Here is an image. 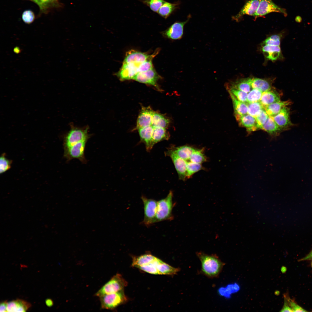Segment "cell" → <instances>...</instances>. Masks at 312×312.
I'll use <instances>...</instances> for the list:
<instances>
[{
  "label": "cell",
  "instance_id": "52a82bcc",
  "mask_svg": "<svg viewBox=\"0 0 312 312\" xmlns=\"http://www.w3.org/2000/svg\"><path fill=\"white\" fill-rule=\"evenodd\" d=\"M160 78V76L155 69L153 68L146 71L138 73L133 79L141 83L153 86L160 90L157 83V81Z\"/></svg>",
  "mask_w": 312,
  "mask_h": 312
},
{
  "label": "cell",
  "instance_id": "e575fe53",
  "mask_svg": "<svg viewBox=\"0 0 312 312\" xmlns=\"http://www.w3.org/2000/svg\"><path fill=\"white\" fill-rule=\"evenodd\" d=\"M40 5L39 7L42 12H46L50 8L60 6L58 0H40Z\"/></svg>",
  "mask_w": 312,
  "mask_h": 312
},
{
  "label": "cell",
  "instance_id": "9c48e42d",
  "mask_svg": "<svg viewBox=\"0 0 312 312\" xmlns=\"http://www.w3.org/2000/svg\"><path fill=\"white\" fill-rule=\"evenodd\" d=\"M165 155L171 158L178 173L179 179L185 180L187 178V161L179 157L170 148L165 153Z\"/></svg>",
  "mask_w": 312,
  "mask_h": 312
},
{
  "label": "cell",
  "instance_id": "7a4b0ae2",
  "mask_svg": "<svg viewBox=\"0 0 312 312\" xmlns=\"http://www.w3.org/2000/svg\"><path fill=\"white\" fill-rule=\"evenodd\" d=\"M173 195L171 190L165 198L157 201L156 222L173 219L172 212L176 203L173 202Z\"/></svg>",
  "mask_w": 312,
  "mask_h": 312
},
{
  "label": "cell",
  "instance_id": "83f0119b",
  "mask_svg": "<svg viewBox=\"0 0 312 312\" xmlns=\"http://www.w3.org/2000/svg\"><path fill=\"white\" fill-rule=\"evenodd\" d=\"M169 137V134L166 128L153 127L152 139L154 145L160 141L168 140Z\"/></svg>",
  "mask_w": 312,
  "mask_h": 312
},
{
  "label": "cell",
  "instance_id": "7c38bea8",
  "mask_svg": "<svg viewBox=\"0 0 312 312\" xmlns=\"http://www.w3.org/2000/svg\"><path fill=\"white\" fill-rule=\"evenodd\" d=\"M187 19L184 21H177L174 23L164 31V35L168 38L172 40L181 39L183 34L184 25L189 21L191 16L189 14Z\"/></svg>",
  "mask_w": 312,
  "mask_h": 312
},
{
  "label": "cell",
  "instance_id": "ab89813d",
  "mask_svg": "<svg viewBox=\"0 0 312 312\" xmlns=\"http://www.w3.org/2000/svg\"><path fill=\"white\" fill-rule=\"evenodd\" d=\"M269 116L264 108L258 113L255 118L259 129H262L263 125L267 121Z\"/></svg>",
  "mask_w": 312,
  "mask_h": 312
},
{
  "label": "cell",
  "instance_id": "7dc6e473",
  "mask_svg": "<svg viewBox=\"0 0 312 312\" xmlns=\"http://www.w3.org/2000/svg\"><path fill=\"white\" fill-rule=\"evenodd\" d=\"M281 312H293L289 304L286 300L284 299V303L283 308Z\"/></svg>",
  "mask_w": 312,
  "mask_h": 312
},
{
  "label": "cell",
  "instance_id": "277c9868",
  "mask_svg": "<svg viewBox=\"0 0 312 312\" xmlns=\"http://www.w3.org/2000/svg\"><path fill=\"white\" fill-rule=\"evenodd\" d=\"M99 298L101 308L107 310H114L127 300V298L123 290Z\"/></svg>",
  "mask_w": 312,
  "mask_h": 312
},
{
  "label": "cell",
  "instance_id": "7402d4cb",
  "mask_svg": "<svg viewBox=\"0 0 312 312\" xmlns=\"http://www.w3.org/2000/svg\"><path fill=\"white\" fill-rule=\"evenodd\" d=\"M30 303L21 299H17L8 302L7 311L9 312H25L31 307Z\"/></svg>",
  "mask_w": 312,
  "mask_h": 312
},
{
  "label": "cell",
  "instance_id": "f6af8a7d",
  "mask_svg": "<svg viewBox=\"0 0 312 312\" xmlns=\"http://www.w3.org/2000/svg\"><path fill=\"white\" fill-rule=\"evenodd\" d=\"M153 68L152 59L148 60L140 64L139 68V71L140 72L146 71Z\"/></svg>",
  "mask_w": 312,
  "mask_h": 312
},
{
  "label": "cell",
  "instance_id": "836d02e7",
  "mask_svg": "<svg viewBox=\"0 0 312 312\" xmlns=\"http://www.w3.org/2000/svg\"><path fill=\"white\" fill-rule=\"evenodd\" d=\"M248 114L255 118L259 112L263 108V106L260 102L247 103Z\"/></svg>",
  "mask_w": 312,
  "mask_h": 312
},
{
  "label": "cell",
  "instance_id": "d6a6232c",
  "mask_svg": "<svg viewBox=\"0 0 312 312\" xmlns=\"http://www.w3.org/2000/svg\"><path fill=\"white\" fill-rule=\"evenodd\" d=\"M203 149H198L192 155L188 161L201 164L207 161V159L203 153Z\"/></svg>",
  "mask_w": 312,
  "mask_h": 312
},
{
  "label": "cell",
  "instance_id": "5bb4252c",
  "mask_svg": "<svg viewBox=\"0 0 312 312\" xmlns=\"http://www.w3.org/2000/svg\"><path fill=\"white\" fill-rule=\"evenodd\" d=\"M290 109L284 107L276 115L272 117L279 127L283 130H286L293 125L290 119Z\"/></svg>",
  "mask_w": 312,
  "mask_h": 312
},
{
  "label": "cell",
  "instance_id": "44dd1931",
  "mask_svg": "<svg viewBox=\"0 0 312 312\" xmlns=\"http://www.w3.org/2000/svg\"><path fill=\"white\" fill-rule=\"evenodd\" d=\"M249 81L252 88L258 89L263 92L273 88L272 85V81L269 79L249 78Z\"/></svg>",
  "mask_w": 312,
  "mask_h": 312
},
{
  "label": "cell",
  "instance_id": "4fadbf2b",
  "mask_svg": "<svg viewBox=\"0 0 312 312\" xmlns=\"http://www.w3.org/2000/svg\"><path fill=\"white\" fill-rule=\"evenodd\" d=\"M261 0H250L247 1L236 15L232 17L236 21L241 20L244 15L253 16L258 8Z\"/></svg>",
  "mask_w": 312,
  "mask_h": 312
},
{
  "label": "cell",
  "instance_id": "4316f807",
  "mask_svg": "<svg viewBox=\"0 0 312 312\" xmlns=\"http://www.w3.org/2000/svg\"><path fill=\"white\" fill-rule=\"evenodd\" d=\"M262 130L273 136L278 135L282 131L273 118L270 116L263 125Z\"/></svg>",
  "mask_w": 312,
  "mask_h": 312
},
{
  "label": "cell",
  "instance_id": "9a60e30c",
  "mask_svg": "<svg viewBox=\"0 0 312 312\" xmlns=\"http://www.w3.org/2000/svg\"><path fill=\"white\" fill-rule=\"evenodd\" d=\"M154 111L149 107H142L137 121L136 129L152 125Z\"/></svg>",
  "mask_w": 312,
  "mask_h": 312
},
{
  "label": "cell",
  "instance_id": "603a6c76",
  "mask_svg": "<svg viewBox=\"0 0 312 312\" xmlns=\"http://www.w3.org/2000/svg\"><path fill=\"white\" fill-rule=\"evenodd\" d=\"M289 100L281 101L272 103L264 107V108L269 116L273 117L278 114L285 107L291 104Z\"/></svg>",
  "mask_w": 312,
  "mask_h": 312
},
{
  "label": "cell",
  "instance_id": "f35d334b",
  "mask_svg": "<svg viewBox=\"0 0 312 312\" xmlns=\"http://www.w3.org/2000/svg\"><path fill=\"white\" fill-rule=\"evenodd\" d=\"M229 93L232 94L237 99L247 103L248 93L233 88H226Z\"/></svg>",
  "mask_w": 312,
  "mask_h": 312
},
{
  "label": "cell",
  "instance_id": "ee69618b",
  "mask_svg": "<svg viewBox=\"0 0 312 312\" xmlns=\"http://www.w3.org/2000/svg\"><path fill=\"white\" fill-rule=\"evenodd\" d=\"M240 289V287L238 285L235 283L233 284L229 285H228L226 289L224 288L223 289L224 290V293L223 295L226 296L228 297L230 296V294L232 293H235L238 291Z\"/></svg>",
  "mask_w": 312,
  "mask_h": 312
},
{
  "label": "cell",
  "instance_id": "681fc988",
  "mask_svg": "<svg viewBox=\"0 0 312 312\" xmlns=\"http://www.w3.org/2000/svg\"><path fill=\"white\" fill-rule=\"evenodd\" d=\"M312 260V250L304 257L300 259L299 261H302Z\"/></svg>",
  "mask_w": 312,
  "mask_h": 312
},
{
  "label": "cell",
  "instance_id": "7bdbcfd3",
  "mask_svg": "<svg viewBox=\"0 0 312 312\" xmlns=\"http://www.w3.org/2000/svg\"><path fill=\"white\" fill-rule=\"evenodd\" d=\"M11 167V162L2 155L0 159V173H3L9 169Z\"/></svg>",
  "mask_w": 312,
  "mask_h": 312
},
{
  "label": "cell",
  "instance_id": "8d00e7d4",
  "mask_svg": "<svg viewBox=\"0 0 312 312\" xmlns=\"http://www.w3.org/2000/svg\"><path fill=\"white\" fill-rule=\"evenodd\" d=\"M262 93V92L258 89L252 88L248 93L247 103L259 102Z\"/></svg>",
  "mask_w": 312,
  "mask_h": 312
},
{
  "label": "cell",
  "instance_id": "d590c367",
  "mask_svg": "<svg viewBox=\"0 0 312 312\" xmlns=\"http://www.w3.org/2000/svg\"><path fill=\"white\" fill-rule=\"evenodd\" d=\"M187 177L189 178L194 173L201 170L203 167L201 164L187 161Z\"/></svg>",
  "mask_w": 312,
  "mask_h": 312
},
{
  "label": "cell",
  "instance_id": "74e56055",
  "mask_svg": "<svg viewBox=\"0 0 312 312\" xmlns=\"http://www.w3.org/2000/svg\"><path fill=\"white\" fill-rule=\"evenodd\" d=\"M165 2L164 0H144L142 2L148 7L153 12H158L159 9Z\"/></svg>",
  "mask_w": 312,
  "mask_h": 312
},
{
  "label": "cell",
  "instance_id": "b9f144b4",
  "mask_svg": "<svg viewBox=\"0 0 312 312\" xmlns=\"http://www.w3.org/2000/svg\"><path fill=\"white\" fill-rule=\"evenodd\" d=\"M35 17L34 12L30 10H27L24 11L22 16L23 21L28 24L32 23L35 19Z\"/></svg>",
  "mask_w": 312,
  "mask_h": 312
},
{
  "label": "cell",
  "instance_id": "c3c4849f",
  "mask_svg": "<svg viewBox=\"0 0 312 312\" xmlns=\"http://www.w3.org/2000/svg\"><path fill=\"white\" fill-rule=\"evenodd\" d=\"M8 302L7 300L3 301L0 304V311L1 312H8L7 307Z\"/></svg>",
  "mask_w": 312,
  "mask_h": 312
},
{
  "label": "cell",
  "instance_id": "816d5d0a",
  "mask_svg": "<svg viewBox=\"0 0 312 312\" xmlns=\"http://www.w3.org/2000/svg\"><path fill=\"white\" fill-rule=\"evenodd\" d=\"M37 4L39 7L40 6V0H30Z\"/></svg>",
  "mask_w": 312,
  "mask_h": 312
},
{
  "label": "cell",
  "instance_id": "f546056e",
  "mask_svg": "<svg viewBox=\"0 0 312 312\" xmlns=\"http://www.w3.org/2000/svg\"><path fill=\"white\" fill-rule=\"evenodd\" d=\"M156 257L150 254H145L138 257H134L132 266L138 268L149 263L154 260Z\"/></svg>",
  "mask_w": 312,
  "mask_h": 312
},
{
  "label": "cell",
  "instance_id": "8fae6325",
  "mask_svg": "<svg viewBox=\"0 0 312 312\" xmlns=\"http://www.w3.org/2000/svg\"><path fill=\"white\" fill-rule=\"evenodd\" d=\"M141 63L132 62L122 64V66L116 75L121 80L133 79L139 72V68Z\"/></svg>",
  "mask_w": 312,
  "mask_h": 312
},
{
  "label": "cell",
  "instance_id": "d4e9b609",
  "mask_svg": "<svg viewBox=\"0 0 312 312\" xmlns=\"http://www.w3.org/2000/svg\"><path fill=\"white\" fill-rule=\"evenodd\" d=\"M170 148L179 157L186 161H187L192 154L198 149L187 145L172 147Z\"/></svg>",
  "mask_w": 312,
  "mask_h": 312
},
{
  "label": "cell",
  "instance_id": "30bf717a",
  "mask_svg": "<svg viewBox=\"0 0 312 312\" xmlns=\"http://www.w3.org/2000/svg\"><path fill=\"white\" fill-rule=\"evenodd\" d=\"M88 138L87 129H72L68 133L65 137L64 143L65 149L79 142L87 141Z\"/></svg>",
  "mask_w": 312,
  "mask_h": 312
},
{
  "label": "cell",
  "instance_id": "ac0fdd59",
  "mask_svg": "<svg viewBox=\"0 0 312 312\" xmlns=\"http://www.w3.org/2000/svg\"><path fill=\"white\" fill-rule=\"evenodd\" d=\"M153 129V127L152 125L138 129L141 141L144 144L146 150L148 152L150 151L154 146L152 139Z\"/></svg>",
  "mask_w": 312,
  "mask_h": 312
},
{
  "label": "cell",
  "instance_id": "60d3db41",
  "mask_svg": "<svg viewBox=\"0 0 312 312\" xmlns=\"http://www.w3.org/2000/svg\"><path fill=\"white\" fill-rule=\"evenodd\" d=\"M285 299L291 308L293 312H307V311L298 305L293 300L291 299L287 294L284 295Z\"/></svg>",
  "mask_w": 312,
  "mask_h": 312
},
{
  "label": "cell",
  "instance_id": "bcb514c9",
  "mask_svg": "<svg viewBox=\"0 0 312 312\" xmlns=\"http://www.w3.org/2000/svg\"><path fill=\"white\" fill-rule=\"evenodd\" d=\"M263 43V45L280 46L281 40H275L270 39L268 37L264 41Z\"/></svg>",
  "mask_w": 312,
  "mask_h": 312
},
{
  "label": "cell",
  "instance_id": "5b68a950",
  "mask_svg": "<svg viewBox=\"0 0 312 312\" xmlns=\"http://www.w3.org/2000/svg\"><path fill=\"white\" fill-rule=\"evenodd\" d=\"M144 205V218L143 224L147 226L156 223L157 201L142 196L141 197Z\"/></svg>",
  "mask_w": 312,
  "mask_h": 312
},
{
  "label": "cell",
  "instance_id": "f907efd6",
  "mask_svg": "<svg viewBox=\"0 0 312 312\" xmlns=\"http://www.w3.org/2000/svg\"><path fill=\"white\" fill-rule=\"evenodd\" d=\"M45 303L46 305L49 307H51L53 305V302L52 300L49 298L47 299L46 300Z\"/></svg>",
  "mask_w": 312,
  "mask_h": 312
},
{
  "label": "cell",
  "instance_id": "4dcf8cb0",
  "mask_svg": "<svg viewBox=\"0 0 312 312\" xmlns=\"http://www.w3.org/2000/svg\"><path fill=\"white\" fill-rule=\"evenodd\" d=\"M229 94L233 104L234 114L240 115L248 114V107L247 104L239 100L231 94Z\"/></svg>",
  "mask_w": 312,
  "mask_h": 312
},
{
  "label": "cell",
  "instance_id": "f5cc1de1",
  "mask_svg": "<svg viewBox=\"0 0 312 312\" xmlns=\"http://www.w3.org/2000/svg\"><path fill=\"white\" fill-rule=\"evenodd\" d=\"M311 267L312 268V261H311Z\"/></svg>",
  "mask_w": 312,
  "mask_h": 312
},
{
  "label": "cell",
  "instance_id": "d6986e66",
  "mask_svg": "<svg viewBox=\"0 0 312 312\" xmlns=\"http://www.w3.org/2000/svg\"><path fill=\"white\" fill-rule=\"evenodd\" d=\"M261 50L265 57L269 60L273 61L284 58L280 46L263 45Z\"/></svg>",
  "mask_w": 312,
  "mask_h": 312
},
{
  "label": "cell",
  "instance_id": "3957f363",
  "mask_svg": "<svg viewBox=\"0 0 312 312\" xmlns=\"http://www.w3.org/2000/svg\"><path fill=\"white\" fill-rule=\"evenodd\" d=\"M127 282L120 274L114 275L95 294L100 297L104 295L116 293L123 290L127 286Z\"/></svg>",
  "mask_w": 312,
  "mask_h": 312
},
{
  "label": "cell",
  "instance_id": "6da1fadb",
  "mask_svg": "<svg viewBox=\"0 0 312 312\" xmlns=\"http://www.w3.org/2000/svg\"><path fill=\"white\" fill-rule=\"evenodd\" d=\"M196 255L201 262V273L210 278L218 277L225 263L216 254L208 255L201 251L196 252Z\"/></svg>",
  "mask_w": 312,
  "mask_h": 312
},
{
  "label": "cell",
  "instance_id": "ba28073f",
  "mask_svg": "<svg viewBox=\"0 0 312 312\" xmlns=\"http://www.w3.org/2000/svg\"><path fill=\"white\" fill-rule=\"evenodd\" d=\"M86 142L85 141L79 142L65 149V155L67 159L68 160L77 159L82 163H86L84 151Z\"/></svg>",
  "mask_w": 312,
  "mask_h": 312
},
{
  "label": "cell",
  "instance_id": "8992f818",
  "mask_svg": "<svg viewBox=\"0 0 312 312\" xmlns=\"http://www.w3.org/2000/svg\"><path fill=\"white\" fill-rule=\"evenodd\" d=\"M273 12L282 13L285 16L287 15L285 10L277 5L272 0H261L257 11L253 16L256 19Z\"/></svg>",
  "mask_w": 312,
  "mask_h": 312
},
{
  "label": "cell",
  "instance_id": "e0dca14e",
  "mask_svg": "<svg viewBox=\"0 0 312 312\" xmlns=\"http://www.w3.org/2000/svg\"><path fill=\"white\" fill-rule=\"evenodd\" d=\"M236 120L241 127L245 128L247 131L250 133L259 129L256 119L248 114L240 115L234 114Z\"/></svg>",
  "mask_w": 312,
  "mask_h": 312
},
{
  "label": "cell",
  "instance_id": "484cf974",
  "mask_svg": "<svg viewBox=\"0 0 312 312\" xmlns=\"http://www.w3.org/2000/svg\"><path fill=\"white\" fill-rule=\"evenodd\" d=\"M179 5L178 1L172 3L165 1L157 13L160 16L167 18L178 8Z\"/></svg>",
  "mask_w": 312,
  "mask_h": 312
},
{
  "label": "cell",
  "instance_id": "cb8c5ba5",
  "mask_svg": "<svg viewBox=\"0 0 312 312\" xmlns=\"http://www.w3.org/2000/svg\"><path fill=\"white\" fill-rule=\"evenodd\" d=\"M226 88H233L248 93L252 88L249 81V78H242L231 82L226 84Z\"/></svg>",
  "mask_w": 312,
  "mask_h": 312
},
{
  "label": "cell",
  "instance_id": "1f68e13d",
  "mask_svg": "<svg viewBox=\"0 0 312 312\" xmlns=\"http://www.w3.org/2000/svg\"><path fill=\"white\" fill-rule=\"evenodd\" d=\"M160 259L156 257L149 263L140 266L138 268L147 273L155 275H159L157 265Z\"/></svg>",
  "mask_w": 312,
  "mask_h": 312
},
{
  "label": "cell",
  "instance_id": "2e32d148",
  "mask_svg": "<svg viewBox=\"0 0 312 312\" xmlns=\"http://www.w3.org/2000/svg\"><path fill=\"white\" fill-rule=\"evenodd\" d=\"M157 53H154L151 55L140 51L131 50L126 53L123 64L132 62L142 63L148 60L152 59Z\"/></svg>",
  "mask_w": 312,
  "mask_h": 312
},
{
  "label": "cell",
  "instance_id": "ffe728a7",
  "mask_svg": "<svg viewBox=\"0 0 312 312\" xmlns=\"http://www.w3.org/2000/svg\"><path fill=\"white\" fill-rule=\"evenodd\" d=\"M281 95L275 88L263 92L260 102L264 107L281 101Z\"/></svg>",
  "mask_w": 312,
  "mask_h": 312
},
{
  "label": "cell",
  "instance_id": "f1b7e54d",
  "mask_svg": "<svg viewBox=\"0 0 312 312\" xmlns=\"http://www.w3.org/2000/svg\"><path fill=\"white\" fill-rule=\"evenodd\" d=\"M169 123V119L165 116L154 111L152 122V126L153 127L166 128Z\"/></svg>",
  "mask_w": 312,
  "mask_h": 312
}]
</instances>
